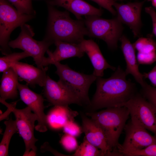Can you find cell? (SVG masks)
Listing matches in <instances>:
<instances>
[{
	"mask_svg": "<svg viewBox=\"0 0 156 156\" xmlns=\"http://www.w3.org/2000/svg\"><path fill=\"white\" fill-rule=\"evenodd\" d=\"M145 11L151 17L153 23V32L156 37V12L151 7H146Z\"/></svg>",
	"mask_w": 156,
	"mask_h": 156,
	"instance_id": "1f68e13d",
	"label": "cell"
},
{
	"mask_svg": "<svg viewBox=\"0 0 156 156\" xmlns=\"http://www.w3.org/2000/svg\"><path fill=\"white\" fill-rule=\"evenodd\" d=\"M124 129L125 137L123 143L120 144L117 151L122 156L125 153L144 149L156 144V137L150 134L144 128L130 120Z\"/></svg>",
	"mask_w": 156,
	"mask_h": 156,
	"instance_id": "30bf717a",
	"label": "cell"
},
{
	"mask_svg": "<svg viewBox=\"0 0 156 156\" xmlns=\"http://www.w3.org/2000/svg\"><path fill=\"white\" fill-rule=\"evenodd\" d=\"M30 57L25 51L21 52L11 53L0 58V72H3L11 67L14 63L20 60Z\"/></svg>",
	"mask_w": 156,
	"mask_h": 156,
	"instance_id": "cb8c5ba5",
	"label": "cell"
},
{
	"mask_svg": "<svg viewBox=\"0 0 156 156\" xmlns=\"http://www.w3.org/2000/svg\"><path fill=\"white\" fill-rule=\"evenodd\" d=\"M56 47L55 51L51 52L49 49L47 52L48 55L50 64L72 57H82L85 53L79 43H70L60 41H55Z\"/></svg>",
	"mask_w": 156,
	"mask_h": 156,
	"instance_id": "d6986e66",
	"label": "cell"
},
{
	"mask_svg": "<svg viewBox=\"0 0 156 156\" xmlns=\"http://www.w3.org/2000/svg\"><path fill=\"white\" fill-rule=\"evenodd\" d=\"M35 15L21 13L7 0H0V45L2 54L12 53L8 45L12 32L33 18Z\"/></svg>",
	"mask_w": 156,
	"mask_h": 156,
	"instance_id": "ba28073f",
	"label": "cell"
},
{
	"mask_svg": "<svg viewBox=\"0 0 156 156\" xmlns=\"http://www.w3.org/2000/svg\"><path fill=\"white\" fill-rule=\"evenodd\" d=\"M82 129L86 140L100 150L103 156H114L108 146L105 135L97 123L89 118L83 113H81Z\"/></svg>",
	"mask_w": 156,
	"mask_h": 156,
	"instance_id": "5bb4252c",
	"label": "cell"
},
{
	"mask_svg": "<svg viewBox=\"0 0 156 156\" xmlns=\"http://www.w3.org/2000/svg\"><path fill=\"white\" fill-rule=\"evenodd\" d=\"M78 113L68 106H54L47 115V124L52 129H58L68 122L74 121Z\"/></svg>",
	"mask_w": 156,
	"mask_h": 156,
	"instance_id": "ffe728a7",
	"label": "cell"
},
{
	"mask_svg": "<svg viewBox=\"0 0 156 156\" xmlns=\"http://www.w3.org/2000/svg\"><path fill=\"white\" fill-rule=\"evenodd\" d=\"M127 156H156V144L151 145L139 150L125 153Z\"/></svg>",
	"mask_w": 156,
	"mask_h": 156,
	"instance_id": "f1b7e54d",
	"label": "cell"
},
{
	"mask_svg": "<svg viewBox=\"0 0 156 156\" xmlns=\"http://www.w3.org/2000/svg\"><path fill=\"white\" fill-rule=\"evenodd\" d=\"M122 106L129 110L133 123L151 131L156 137V110L152 104L143 96L136 94Z\"/></svg>",
	"mask_w": 156,
	"mask_h": 156,
	"instance_id": "9c48e42d",
	"label": "cell"
},
{
	"mask_svg": "<svg viewBox=\"0 0 156 156\" xmlns=\"http://www.w3.org/2000/svg\"><path fill=\"white\" fill-rule=\"evenodd\" d=\"M64 132L75 137L79 136L82 132V128L74 121L67 122L63 127Z\"/></svg>",
	"mask_w": 156,
	"mask_h": 156,
	"instance_id": "f546056e",
	"label": "cell"
},
{
	"mask_svg": "<svg viewBox=\"0 0 156 156\" xmlns=\"http://www.w3.org/2000/svg\"><path fill=\"white\" fill-rule=\"evenodd\" d=\"M151 1L153 6L156 9V0H148Z\"/></svg>",
	"mask_w": 156,
	"mask_h": 156,
	"instance_id": "e575fe53",
	"label": "cell"
},
{
	"mask_svg": "<svg viewBox=\"0 0 156 156\" xmlns=\"http://www.w3.org/2000/svg\"><path fill=\"white\" fill-rule=\"evenodd\" d=\"M119 40L121 43V49L123 53L126 64L125 71L127 75L131 74L142 88L147 83L144 80L143 74L139 70L135 49L129 40L124 35H122Z\"/></svg>",
	"mask_w": 156,
	"mask_h": 156,
	"instance_id": "e0dca14e",
	"label": "cell"
},
{
	"mask_svg": "<svg viewBox=\"0 0 156 156\" xmlns=\"http://www.w3.org/2000/svg\"><path fill=\"white\" fill-rule=\"evenodd\" d=\"M86 116L95 121L103 131L109 149L117 151L120 144L118 140L124 129L130 115L128 109L125 106L110 107L97 112H87Z\"/></svg>",
	"mask_w": 156,
	"mask_h": 156,
	"instance_id": "3957f363",
	"label": "cell"
},
{
	"mask_svg": "<svg viewBox=\"0 0 156 156\" xmlns=\"http://www.w3.org/2000/svg\"><path fill=\"white\" fill-rule=\"evenodd\" d=\"M18 77L12 67L3 72L1 80L0 98L4 100L18 97Z\"/></svg>",
	"mask_w": 156,
	"mask_h": 156,
	"instance_id": "7402d4cb",
	"label": "cell"
},
{
	"mask_svg": "<svg viewBox=\"0 0 156 156\" xmlns=\"http://www.w3.org/2000/svg\"><path fill=\"white\" fill-rule=\"evenodd\" d=\"M94 67L92 73L97 77H102L105 70L108 68L115 71L116 68L110 65L103 56L97 44L92 40L84 39L79 43Z\"/></svg>",
	"mask_w": 156,
	"mask_h": 156,
	"instance_id": "9a60e30c",
	"label": "cell"
},
{
	"mask_svg": "<svg viewBox=\"0 0 156 156\" xmlns=\"http://www.w3.org/2000/svg\"><path fill=\"white\" fill-rule=\"evenodd\" d=\"M21 32L15 39L9 42L10 47L21 49L33 58L37 67L44 69L50 64L48 57L44 54L53 43L44 39L41 41L34 39V33L29 25L25 23L21 27Z\"/></svg>",
	"mask_w": 156,
	"mask_h": 156,
	"instance_id": "277c9868",
	"label": "cell"
},
{
	"mask_svg": "<svg viewBox=\"0 0 156 156\" xmlns=\"http://www.w3.org/2000/svg\"><path fill=\"white\" fill-rule=\"evenodd\" d=\"M98 4L99 5L106 9L112 14H116V11L113 8V4L115 1L113 0H90Z\"/></svg>",
	"mask_w": 156,
	"mask_h": 156,
	"instance_id": "4dcf8cb0",
	"label": "cell"
},
{
	"mask_svg": "<svg viewBox=\"0 0 156 156\" xmlns=\"http://www.w3.org/2000/svg\"><path fill=\"white\" fill-rule=\"evenodd\" d=\"M138 51L139 64H151L156 62V42L150 37H141L133 44Z\"/></svg>",
	"mask_w": 156,
	"mask_h": 156,
	"instance_id": "44dd1931",
	"label": "cell"
},
{
	"mask_svg": "<svg viewBox=\"0 0 156 156\" xmlns=\"http://www.w3.org/2000/svg\"><path fill=\"white\" fill-rule=\"evenodd\" d=\"M144 77L148 79L154 87H156V65L147 73H143Z\"/></svg>",
	"mask_w": 156,
	"mask_h": 156,
	"instance_id": "d6a6232c",
	"label": "cell"
},
{
	"mask_svg": "<svg viewBox=\"0 0 156 156\" xmlns=\"http://www.w3.org/2000/svg\"><path fill=\"white\" fill-rule=\"evenodd\" d=\"M61 143L67 151L71 152L76 150L78 147V143L75 137L66 134L62 138Z\"/></svg>",
	"mask_w": 156,
	"mask_h": 156,
	"instance_id": "83f0119b",
	"label": "cell"
},
{
	"mask_svg": "<svg viewBox=\"0 0 156 156\" xmlns=\"http://www.w3.org/2000/svg\"><path fill=\"white\" fill-rule=\"evenodd\" d=\"M56 67L55 72L59 77L58 81L74 92L79 97L83 105L87 106L90 104L88 93L91 84L97 77L92 73L88 75L73 70L67 64L53 62Z\"/></svg>",
	"mask_w": 156,
	"mask_h": 156,
	"instance_id": "8992f818",
	"label": "cell"
},
{
	"mask_svg": "<svg viewBox=\"0 0 156 156\" xmlns=\"http://www.w3.org/2000/svg\"><path fill=\"white\" fill-rule=\"evenodd\" d=\"M44 95L48 101L54 106H68L83 104L77 95L59 81L56 82L47 75L44 85Z\"/></svg>",
	"mask_w": 156,
	"mask_h": 156,
	"instance_id": "8fae6325",
	"label": "cell"
},
{
	"mask_svg": "<svg viewBox=\"0 0 156 156\" xmlns=\"http://www.w3.org/2000/svg\"><path fill=\"white\" fill-rule=\"evenodd\" d=\"M142 92L143 96L152 104L156 110V87L147 83L142 88Z\"/></svg>",
	"mask_w": 156,
	"mask_h": 156,
	"instance_id": "4316f807",
	"label": "cell"
},
{
	"mask_svg": "<svg viewBox=\"0 0 156 156\" xmlns=\"http://www.w3.org/2000/svg\"><path fill=\"white\" fill-rule=\"evenodd\" d=\"M0 102L9 108L15 116L18 131L25 145V151L23 156H36L37 148L35 143L38 140L35 137L34 130L35 122L37 120V116L28 106L22 109L16 108L17 101L8 103L0 98Z\"/></svg>",
	"mask_w": 156,
	"mask_h": 156,
	"instance_id": "52a82bcc",
	"label": "cell"
},
{
	"mask_svg": "<svg viewBox=\"0 0 156 156\" xmlns=\"http://www.w3.org/2000/svg\"><path fill=\"white\" fill-rule=\"evenodd\" d=\"M11 67L17 74L19 80L26 81L32 87L36 85L43 86L47 76L46 73L47 67L42 69L19 62L14 64Z\"/></svg>",
	"mask_w": 156,
	"mask_h": 156,
	"instance_id": "2e32d148",
	"label": "cell"
},
{
	"mask_svg": "<svg viewBox=\"0 0 156 156\" xmlns=\"http://www.w3.org/2000/svg\"><path fill=\"white\" fill-rule=\"evenodd\" d=\"M125 71L118 66L109 78L97 77L96 89L90 104L89 112L103 108L122 107L136 94L135 83L126 78Z\"/></svg>",
	"mask_w": 156,
	"mask_h": 156,
	"instance_id": "6da1fadb",
	"label": "cell"
},
{
	"mask_svg": "<svg viewBox=\"0 0 156 156\" xmlns=\"http://www.w3.org/2000/svg\"><path fill=\"white\" fill-rule=\"evenodd\" d=\"M73 156H103L101 151L90 143L85 138L83 142L78 146Z\"/></svg>",
	"mask_w": 156,
	"mask_h": 156,
	"instance_id": "d4e9b609",
	"label": "cell"
},
{
	"mask_svg": "<svg viewBox=\"0 0 156 156\" xmlns=\"http://www.w3.org/2000/svg\"><path fill=\"white\" fill-rule=\"evenodd\" d=\"M84 23L89 36L101 39L107 44L108 48L115 50L123 30L122 23L117 17L107 19L100 16H85Z\"/></svg>",
	"mask_w": 156,
	"mask_h": 156,
	"instance_id": "5b68a950",
	"label": "cell"
},
{
	"mask_svg": "<svg viewBox=\"0 0 156 156\" xmlns=\"http://www.w3.org/2000/svg\"><path fill=\"white\" fill-rule=\"evenodd\" d=\"M48 18L44 39L53 44L57 41L79 44L88 35L83 19H72L67 11H61L48 5Z\"/></svg>",
	"mask_w": 156,
	"mask_h": 156,
	"instance_id": "7a4b0ae2",
	"label": "cell"
},
{
	"mask_svg": "<svg viewBox=\"0 0 156 156\" xmlns=\"http://www.w3.org/2000/svg\"><path fill=\"white\" fill-rule=\"evenodd\" d=\"M47 3L49 5L64 8L73 13L78 20L82 19L83 16H100L103 13L101 9L96 8L83 0H49Z\"/></svg>",
	"mask_w": 156,
	"mask_h": 156,
	"instance_id": "ac0fdd59",
	"label": "cell"
},
{
	"mask_svg": "<svg viewBox=\"0 0 156 156\" xmlns=\"http://www.w3.org/2000/svg\"><path fill=\"white\" fill-rule=\"evenodd\" d=\"M28 85L18 83V88L21 99L37 116L38 122L35 129L38 132H44L47 130V115L44 112V99L41 95L31 90Z\"/></svg>",
	"mask_w": 156,
	"mask_h": 156,
	"instance_id": "7c38bea8",
	"label": "cell"
},
{
	"mask_svg": "<svg viewBox=\"0 0 156 156\" xmlns=\"http://www.w3.org/2000/svg\"><path fill=\"white\" fill-rule=\"evenodd\" d=\"M5 129L0 144V156L8 155V148L11 138L18 130L16 121L11 117L4 121Z\"/></svg>",
	"mask_w": 156,
	"mask_h": 156,
	"instance_id": "603a6c76",
	"label": "cell"
},
{
	"mask_svg": "<svg viewBox=\"0 0 156 156\" xmlns=\"http://www.w3.org/2000/svg\"><path fill=\"white\" fill-rule=\"evenodd\" d=\"M144 1L119 3L114 1L117 18L122 23L128 25L135 37H139L142 26L141 14Z\"/></svg>",
	"mask_w": 156,
	"mask_h": 156,
	"instance_id": "4fadbf2b",
	"label": "cell"
},
{
	"mask_svg": "<svg viewBox=\"0 0 156 156\" xmlns=\"http://www.w3.org/2000/svg\"><path fill=\"white\" fill-rule=\"evenodd\" d=\"M14 6L20 13L35 15L36 13L32 5L31 0H7Z\"/></svg>",
	"mask_w": 156,
	"mask_h": 156,
	"instance_id": "484cf974",
	"label": "cell"
},
{
	"mask_svg": "<svg viewBox=\"0 0 156 156\" xmlns=\"http://www.w3.org/2000/svg\"><path fill=\"white\" fill-rule=\"evenodd\" d=\"M41 152H44L47 151H49L54 154L55 155L58 156H64L63 155L59 153L56 151H54V149L50 147L49 145V143L47 142H44L42 144L40 148Z\"/></svg>",
	"mask_w": 156,
	"mask_h": 156,
	"instance_id": "836d02e7",
	"label": "cell"
}]
</instances>
